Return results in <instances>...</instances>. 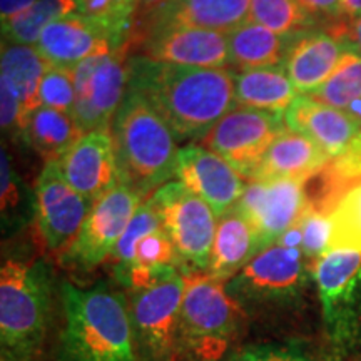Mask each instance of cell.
<instances>
[{
  "label": "cell",
  "mask_w": 361,
  "mask_h": 361,
  "mask_svg": "<svg viewBox=\"0 0 361 361\" xmlns=\"http://www.w3.org/2000/svg\"><path fill=\"white\" fill-rule=\"evenodd\" d=\"M74 117L67 112L40 106L29 116L24 139L47 162H59L82 137Z\"/></svg>",
  "instance_id": "cell-25"
},
{
  "label": "cell",
  "mask_w": 361,
  "mask_h": 361,
  "mask_svg": "<svg viewBox=\"0 0 361 361\" xmlns=\"http://www.w3.org/2000/svg\"><path fill=\"white\" fill-rule=\"evenodd\" d=\"M298 96L283 66L239 71L234 75L236 106L283 114Z\"/></svg>",
  "instance_id": "cell-24"
},
{
  "label": "cell",
  "mask_w": 361,
  "mask_h": 361,
  "mask_svg": "<svg viewBox=\"0 0 361 361\" xmlns=\"http://www.w3.org/2000/svg\"><path fill=\"white\" fill-rule=\"evenodd\" d=\"M19 201V184H17L16 173H13L11 156H8L6 147H2V157H0V204H2V214L6 216L16 209Z\"/></svg>",
  "instance_id": "cell-38"
},
{
  "label": "cell",
  "mask_w": 361,
  "mask_h": 361,
  "mask_svg": "<svg viewBox=\"0 0 361 361\" xmlns=\"http://www.w3.org/2000/svg\"><path fill=\"white\" fill-rule=\"evenodd\" d=\"M259 252V241L251 224L236 209H231L218 219L206 273L219 281L228 283Z\"/></svg>",
  "instance_id": "cell-23"
},
{
  "label": "cell",
  "mask_w": 361,
  "mask_h": 361,
  "mask_svg": "<svg viewBox=\"0 0 361 361\" xmlns=\"http://www.w3.org/2000/svg\"><path fill=\"white\" fill-rule=\"evenodd\" d=\"M228 35V47L231 64L238 71L261 69L279 66L284 61L288 45L283 35L247 20Z\"/></svg>",
  "instance_id": "cell-27"
},
{
  "label": "cell",
  "mask_w": 361,
  "mask_h": 361,
  "mask_svg": "<svg viewBox=\"0 0 361 361\" xmlns=\"http://www.w3.org/2000/svg\"><path fill=\"white\" fill-rule=\"evenodd\" d=\"M326 335L335 348L361 345V251L331 250L313 268Z\"/></svg>",
  "instance_id": "cell-7"
},
{
  "label": "cell",
  "mask_w": 361,
  "mask_h": 361,
  "mask_svg": "<svg viewBox=\"0 0 361 361\" xmlns=\"http://www.w3.org/2000/svg\"><path fill=\"white\" fill-rule=\"evenodd\" d=\"M184 291L186 278L180 273L147 290L130 291V323L139 361H179V314Z\"/></svg>",
  "instance_id": "cell-9"
},
{
  "label": "cell",
  "mask_w": 361,
  "mask_h": 361,
  "mask_svg": "<svg viewBox=\"0 0 361 361\" xmlns=\"http://www.w3.org/2000/svg\"><path fill=\"white\" fill-rule=\"evenodd\" d=\"M251 0H169L166 6L134 25L130 39L166 27H191L229 34L250 20Z\"/></svg>",
  "instance_id": "cell-18"
},
{
  "label": "cell",
  "mask_w": 361,
  "mask_h": 361,
  "mask_svg": "<svg viewBox=\"0 0 361 361\" xmlns=\"http://www.w3.org/2000/svg\"><path fill=\"white\" fill-rule=\"evenodd\" d=\"M78 0H39L19 17L2 25L4 44L35 45L45 27L78 13Z\"/></svg>",
  "instance_id": "cell-28"
},
{
  "label": "cell",
  "mask_w": 361,
  "mask_h": 361,
  "mask_svg": "<svg viewBox=\"0 0 361 361\" xmlns=\"http://www.w3.org/2000/svg\"><path fill=\"white\" fill-rule=\"evenodd\" d=\"M184 278L179 361H224L245 333L247 316L226 290V283L206 271L184 273Z\"/></svg>",
  "instance_id": "cell-4"
},
{
  "label": "cell",
  "mask_w": 361,
  "mask_h": 361,
  "mask_svg": "<svg viewBox=\"0 0 361 361\" xmlns=\"http://www.w3.org/2000/svg\"><path fill=\"white\" fill-rule=\"evenodd\" d=\"M137 47L142 57L161 64L228 69L231 64L228 35L191 27H166L129 40V49Z\"/></svg>",
  "instance_id": "cell-15"
},
{
  "label": "cell",
  "mask_w": 361,
  "mask_h": 361,
  "mask_svg": "<svg viewBox=\"0 0 361 361\" xmlns=\"http://www.w3.org/2000/svg\"><path fill=\"white\" fill-rule=\"evenodd\" d=\"M343 17L353 22L361 17V0H341Z\"/></svg>",
  "instance_id": "cell-42"
},
{
  "label": "cell",
  "mask_w": 361,
  "mask_h": 361,
  "mask_svg": "<svg viewBox=\"0 0 361 361\" xmlns=\"http://www.w3.org/2000/svg\"><path fill=\"white\" fill-rule=\"evenodd\" d=\"M78 13L102 25L117 47L129 44L135 24V0H78Z\"/></svg>",
  "instance_id": "cell-31"
},
{
  "label": "cell",
  "mask_w": 361,
  "mask_h": 361,
  "mask_svg": "<svg viewBox=\"0 0 361 361\" xmlns=\"http://www.w3.org/2000/svg\"><path fill=\"white\" fill-rule=\"evenodd\" d=\"M74 102V69L49 66L40 82V104L72 116Z\"/></svg>",
  "instance_id": "cell-34"
},
{
  "label": "cell",
  "mask_w": 361,
  "mask_h": 361,
  "mask_svg": "<svg viewBox=\"0 0 361 361\" xmlns=\"http://www.w3.org/2000/svg\"><path fill=\"white\" fill-rule=\"evenodd\" d=\"M162 228L176 247L186 273L206 271L213 251L218 218L204 200L178 183H168L151 196Z\"/></svg>",
  "instance_id": "cell-8"
},
{
  "label": "cell",
  "mask_w": 361,
  "mask_h": 361,
  "mask_svg": "<svg viewBox=\"0 0 361 361\" xmlns=\"http://www.w3.org/2000/svg\"><path fill=\"white\" fill-rule=\"evenodd\" d=\"M52 314L44 264L7 259L0 271L2 361H39Z\"/></svg>",
  "instance_id": "cell-5"
},
{
  "label": "cell",
  "mask_w": 361,
  "mask_h": 361,
  "mask_svg": "<svg viewBox=\"0 0 361 361\" xmlns=\"http://www.w3.org/2000/svg\"><path fill=\"white\" fill-rule=\"evenodd\" d=\"M119 183L128 184L144 200L176 176L178 139L141 92L128 87L111 128Z\"/></svg>",
  "instance_id": "cell-3"
},
{
  "label": "cell",
  "mask_w": 361,
  "mask_h": 361,
  "mask_svg": "<svg viewBox=\"0 0 361 361\" xmlns=\"http://www.w3.org/2000/svg\"><path fill=\"white\" fill-rule=\"evenodd\" d=\"M59 166L67 183L90 202H96L119 183L111 133L84 134Z\"/></svg>",
  "instance_id": "cell-20"
},
{
  "label": "cell",
  "mask_w": 361,
  "mask_h": 361,
  "mask_svg": "<svg viewBox=\"0 0 361 361\" xmlns=\"http://www.w3.org/2000/svg\"><path fill=\"white\" fill-rule=\"evenodd\" d=\"M129 87L141 92L178 141H202L218 121L236 107L234 74L161 64L146 57L129 62Z\"/></svg>",
  "instance_id": "cell-1"
},
{
  "label": "cell",
  "mask_w": 361,
  "mask_h": 361,
  "mask_svg": "<svg viewBox=\"0 0 361 361\" xmlns=\"http://www.w3.org/2000/svg\"><path fill=\"white\" fill-rule=\"evenodd\" d=\"M129 45L90 57L74 67L75 102L72 117L82 134L111 133L112 121L129 87Z\"/></svg>",
  "instance_id": "cell-10"
},
{
  "label": "cell",
  "mask_w": 361,
  "mask_h": 361,
  "mask_svg": "<svg viewBox=\"0 0 361 361\" xmlns=\"http://www.w3.org/2000/svg\"><path fill=\"white\" fill-rule=\"evenodd\" d=\"M142 201L133 188L117 183L94 202L75 241L59 261L79 271H92L106 263Z\"/></svg>",
  "instance_id": "cell-12"
},
{
  "label": "cell",
  "mask_w": 361,
  "mask_h": 361,
  "mask_svg": "<svg viewBox=\"0 0 361 361\" xmlns=\"http://www.w3.org/2000/svg\"><path fill=\"white\" fill-rule=\"evenodd\" d=\"M224 361H322L300 346L259 343L233 351Z\"/></svg>",
  "instance_id": "cell-36"
},
{
  "label": "cell",
  "mask_w": 361,
  "mask_h": 361,
  "mask_svg": "<svg viewBox=\"0 0 361 361\" xmlns=\"http://www.w3.org/2000/svg\"><path fill=\"white\" fill-rule=\"evenodd\" d=\"M350 29H348V37L351 42H353L355 49L361 54V17H358V19L350 22Z\"/></svg>",
  "instance_id": "cell-43"
},
{
  "label": "cell",
  "mask_w": 361,
  "mask_h": 361,
  "mask_svg": "<svg viewBox=\"0 0 361 361\" xmlns=\"http://www.w3.org/2000/svg\"><path fill=\"white\" fill-rule=\"evenodd\" d=\"M250 20L283 37H293L313 30L318 19L298 0H251Z\"/></svg>",
  "instance_id": "cell-29"
},
{
  "label": "cell",
  "mask_w": 361,
  "mask_h": 361,
  "mask_svg": "<svg viewBox=\"0 0 361 361\" xmlns=\"http://www.w3.org/2000/svg\"><path fill=\"white\" fill-rule=\"evenodd\" d=\"M234 209L251 224L261 251L273 246L308 209L303 180L251 179Z\"/></svg>",
  "instance_id": "cell-14"
},
{
  "label": "cell",
  "mask_w": 361,
  "mask_h": 361,
  "mask_svg": "<svg viewBox=\"0 0 361 361\" xmlns=\"http://www.w3.org/2000/svg\"><path fill=\"white\" fill-rule=\"evenodd\" d=\"M283 117L288 129L310 137L331 159L340 156L361 134V124L348 112L310 96H298L283 112Z\"/></svg>",
  "instance_id": "cell-21"
},
{
  "label": "cell",
  "mask_w": 361,
  "mask_h": 361,
  "mask_svg": "<svg viewBox=\"0 0 361 361\" xmlns=\"http://www.w3.org/2000/svg\"><path fill=\"white\" fill-rule=\"evenodd\" d=\"M351 47L348 30H308L293 35L284 56V71L300 96H310L340 64Z\"/></svg>",
  "instance_id": "cell-17"
},
{
  "label": "cell",
  "mask_w": 361,
  "mask_h": 361,
  "mask_svg": "<svg viewBox=\"0 0 361 361\" xmlns=\"http://www.w3.org/2000/svg\"><path fill=\"white\" fill-rule=\"evenodd\" d=\"M162 228L159 213H157L154 202L151 197L142 201V204L137 207L135 214L130 219V223L126 228L119 241L109 256V259L114 264V273L116 278H119L121 274H124L130 266L134 264L135 258V250L137 245L142 241L144 238L149 236L151 233L157 231Z\"/></svg>",
  "instance_id": "cell-32"
},
{
  "label": "cell",
  "mask_w": 361,
  "mask_h": 361,
  "mask_svg": "<svg viewBox=\"0 0 361 361\" xmlns=\"http://www.w3.org/2000/svg\"><path fill=\"white\" fill-rule=\"evenodd\" d=\"M49 64L34 45L2 44L0 80H6L19 96L27 119L40 104V82Z\"/></svg>",
  "instance_id": "cell-26"
},
{
  "label": "cell",
  "mask_w": 361,
  "mask_h": 361,
  "mask_svg": "<svg viewBox=\"0 0 361 361\" xmlns=\"http://www.w3.org/2000/svg\"><path fill=\"white\" fill-rule=\"evenodd\" d=\"M94 202L67 183L59 162H47L35 184V221L44 246L59 259L75 241Z\"/></svg>",
  "instance_id": "cell-13"
},
{
  "label": "cell",
  "mask_w": 361,
  "mask_h": 361,
  "mask_svg": "<svg viewBox=\"0 0 361 361\" xmlns=\"http://www.w3.org/2000/svg\"><path fill=\"white\" fill-rule=\"evenodd\" d=\"M34 47L49 66L69 67V69H74L90 57L119 49L102 25L80 13H72L45 27Z\"/></svg>",
  "instance_id": "cell-19"
},
{
  "label": "cell",
  "mask_w": 361,
  "mask_h": 361,
  "mask_svg": "<svg viewBox=\"0 0 361 361\" xmlns=\"http://www.w3.org/2000/svg\"><path fill=\"white\" fill-rule=\"evenodd\" d=\"M316 19H341V0H298Z\"/></svg>",
  "instance_id": "cell-39"
},
{
  "label": "cell",
  "mask_w": 361,
  "mask_h": 361,
  "mask_svg": "<svg viewBox=\"0 0 361 361\" xmlns=\"http://www.w3.org/2000/svg\"><path fill=\"white\" fill-rule=\"evenodd\" d=\"M329 218L333 224L329 251H361V183L343 194Z\"/></svg>",
  "instance_id": "cell-33"
},
{
  "label": "cell",
  "mask_w": 361,
  "mask_h": 361,
  "mask_svg": "<svg viewBox=\"0 0 361 361\" xmlns=\"http://www.w3.org/2000/svg\"><path fill=\"white\" fill-rule=\"evenodd\" d=\"M345 111L348 112V114H350L351 117H355V119L358 121V123L361 124V97H360V99H356V101L351 102L350 106L346 107Z\"/></svg>",
  "instance_id": "cell-44"
},
{
  "label": "cell",
  "mask_w": 361,
  "mask_h": 361,
  "mask_svg": "<svg viewBox=\"0 0 361 361\" xmlns=\"http://www.w3.org/2000/svg\"><path fill=\"white\" fill-rule=\"evenodd\" d=\"M288 129L281 112L236 106L201 141L223 157L245 180L255 178L273 142Z\"/></svg>",
  "instance_id": "cell-11"
},
{
  "label": "cell",
  "mask_w": 361,
  "mask_h": 361,
  "mask_svg": "<svg viewBox=\"0 0 361 361\" xmlns=\"http://www.w3.org/2000/svg\"><path fill=\"white\" fill-rule=\"evenodd\" d=\"M134 264L142 266H176L180 264L178 252L164 228L157 229L142 239L135 250ZM133 264V266H134ZM123 276V274H121Z\"/></svg>",
  "instance_id": "cell-37"
},
{
  "label": "cell",
  "mask_w": 361,
  "mask_h": 361,
  "mask_svg": "<svg viewBox=\"0 0 361 361\" xmlns=\"http://www.w3.org/2000/svg\"><path fill=\"white\" fill-rule=\"evenodd\" d=\"M169 0H135V24H141L151 17L157 8H161L162 6H166Z\"/></svg>",
  "instance_id": "cell-41"
},
{
  "label": "cell",
  "mask_w": 361,
  "mask_h": 361,
  "mask_svg": "<svg viewBox=\"0 0 361 361\" xmlns=\"http://www.w3.org/2000/svg\"><path fill=\"white\" fill-rule=\"evenodd\" d=\"M301 229V251L311 268L318 263L319 258L329 251L331 245L333 224L329 214L306 211L303 218L298 221Z\"/></svg>",
  "instance_id": "cell-35"
},
{
  "label": "cell",
  "mask_w": 361,
  "mask_h": 361,
  "mask_svg": "<svg viewBox=\"0 0 361 361\" xmlns=\"http://www.w3.org/2000/svg\"><path fill=\"white\" fill-rule=\"evenodd\" d=\"M308 266L300 247L274 243L229 279L226 290L247 319L274 318L303 290Z\"/></svg>",
  "instance_id": "cell-6"
},
{
  "label": "cell",
  "mask_w": 361,
  "mask_h": 361,
  "mask_svg": "<svg viewBox=\"0 0 361 361\" xmlns=\"http://www.w3.org/2000/svg\"><path fill=\"white\" fill-rule=\"evenodd\" d=\"M310 97L343 111L361 97V54L356 51L353 42L343 54L335 72L326 82L310 94Z\"/></svg>",
  "instance_id": "cell-30"
},
{
  "label": "cell",
  "mask_w": 361,
  "mask_h": 361,
  "mask_svg": "<svg viewBox=\"0 0 361 361\" xmlns=\"http://www.w3.org/2000/svg\"><path fill=\"white\" fill-rule=\"evenodd\" d=\"M331 157L310 137L286 129L268 149L252 179H296L305 183Z\"/></svg>",
  "instance_id": "cell-22"
},
{
  "label": "cell",
  "mask_w": 361,
  "mask_h": 361,
  "mask_svg": "<svg viewBox=\"0 0 361 361\" xmlns=\"http://www.w3.org/2000/svg\"><path fill=\"white\" fill-rule=\"evenodd\" d=\"M176 178L204 200L218 219L234 209L246 188L245 179L228 161L201 144L179 149Z\"/></svg>",
  "instance_id": "cell-16"
},
{
  "label": "cell",
  "mask_w": 361,
  "mask_h": 361,
  "mask_svg": "<svg viewBox=\"0 0 361 361\" xmlns=\"http://www.w3.org/2000/svg\"><path fill=\"white\" fill-rule=\"evenodd\" d=\"M62 326L52 361H139L129 301L109 284L62 283Z\"/></svg>",
  "instance_id": "cell-2"
},
{
  "label": "cell",
  "mask_w": 361,
  "mask_h": 361,
  "mask_svg": "<svg viewBox=\"0 0 361 361\" xmlns=\"http://www.w3.org/2000/svg\"><path fill=\"white\" fill-rule=\"evenodd\" d=\"M39 0H0V19H2V25L7 24L19 17L22 12L30 8Z\"/></svg>",
  "instance_id": "cell-40"
}]
</instances>
